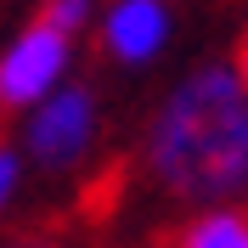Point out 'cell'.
I'll return each mask as SVG.
<instances>
[{"label": "cell", "instance_id": "1", "mask_svg": "<svg viewBox=\"0 0 248 248\" xmlns=\"http://www.w3.org/2000/svg\"><path fill=\"white\" fill-rule=\"evenodd\" d=\"M147 175L181 203H237L248 192V85L237 62L175 79L147 124Z\"/></svg>", "mask_w": 248, "mask_h": 248}, {"label": "cell", "instance_id": "2", "mask_svg": "<svg viewBox=\"0 0 248 248\" xmlns=\"http://www.w3.org/2000/svg\"><path fill=\"white\" fill-rule=\"evenodd\" d=\"M96 124H102V113H96V91L62 79L57 91H46V96L29 108L23 147H29V158H34V164H46V170H74L79 158L91 153Z\"/></svg>", "mask_w": 248, "mask_h": 248}, {"label": "cell", "instance_id": "3", "mask_svg": "<svg viewBox=\"0 0 248 248\" xmlns=\"http://www.w3.org/2000/svg\"><path fill=\"white\" fill-rule=\"evenodd\" d=\"M74 68V34L51 29L46 17H34L12 46L0 51V108L29 113L46 91H57Z\"/></svg>", "mask_w": 248, "mask_h": 248}, {"label": "cell", "instance_id": "4", "mask_svg": "<svg viewBox=\"0 0 248 248\" xmlns=\"http://www.w3.org/2000/svg\"><path fill=\"white\" fill-rule=\"evenodd\" d=\"M170 0H108V12H96V34H102V51L124 68H141V62L164 57L170 46Z\"/></svg>", "mask_w": 248, "mask_h": 248}, {"label": "cell", "instance_id": "5", "mask_svg": "<svg viewBox=\"0 0 248 248\" xmlns=\"http://www.w3.org/2000/svg\"><path fill=\"white\" fill-rule=\"evenodd\" d=\"M175 248H248V209L243 203H203L181 226Z\"/></svg>", "mask_w": 248, "mask_h": 248}, {"label": "cell", "instance_id": "6", "mask_svg": "<svg viewBox=\"0 0 248 248\" xmlns=\"http://www.w3.org/2000/svg\"><path fill=\"white\" fill-rule=\"evenodd\" d=\"M40 17H46L51 29H62V34H85L96 23V0H46Z\"/></svg>", "mask_w": 248, "mask_h": 248}, {"label": "cell", "instance_id": "7", "mask_svg": "<svg viewBox=\"0 0 248 248\" xmlns=\"http://www.w3.org/2000/svg\"><path fill=\"white\" fill-rule=\"evenodd\" d=\"M23 192V153L0 147V209H12V198Z\"/></svg>", "mask_w": 248, "mask_h": 248}, {"label": "cell", "instance_id": "8", "mask_svg": "<svg viewBox=\"0 0 248 248\" xmlns=\"http://www.w3.org/2000/svg\"><path fill=\"white\" fill-rule=\"evenodd\" d=\"M12 248H57L51 237H23V243H12Z\"/></svg>", "mask_w": 248, "mask_h": 248}, {"label": "cell", "instance_id": "9", "mask_svg": "<svg viewBox=\"0 0 248 248\" xmlns=\"http://www.w3.org/2000/svg\"><path fill=\"white\" fill-rule=\"evenodd\" d=\"M237 74H243V85H248V46H243V57H237Z\"/></svg>", "mask_w": 248, "mask_h": 248}]
</instances>
